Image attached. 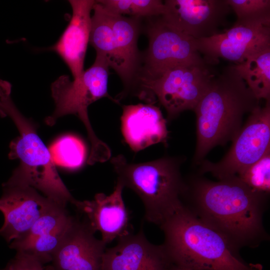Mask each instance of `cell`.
Instances as JSON below:
<instances>
[{
    "label": "cell",
    "instance_id": "d6986e66",
    "mask_svg": "<svg viewBox=\"0 0 270 270\" xmlns=\"http://www.w3.org/2000/svg\"><path fill=\"white\" fill-rule=\"evenodd\" d=\"M91 16L90 42L96 56L102 57L110 68L113 69L122 80L124 70L117 50L110 12L96 0Z\"/></svg>",
    "mask_w": 270,
    "mask_h": 270
},
{
    "label": "cell",
    "instance_id": "4fadbf2b",
    "mask_svg": "<svg viewBox=\"0 0 270 270\" xmlns=\"http://www.w3.org/2000/svg\"><path fill=\"white\" fill-rule=\"evenodd\" d=\"M118 240L116 244L106 248L102 270H170L172 264L162 244L151 243L142 228Z\"/></svg>",
    "mask_w": 270,
    "mask_h": 270
},
{
    "label": "cell",
    "instance_id": "ba28073f",
    "mask_svg": "<svg viewBox=\"0 0 270 270\" xmlns=\"http://www.w3.org/2000/svg\"><path fill=\"white\" fill-rule=\"evenodd\" d=\"M148 20V45L142 55L134 87L140 82L157 79L176 67L208 64L197 50L195 39L166 24L160 16Z\"/></svg>",
    "mask_w": 270,
    "mask_h": 270
},
{
    "label": "cell",
    "instance_id": "3957f363",
    "mask_svg": "<svg viewBox=\"0 0 270 270\" xmlns=\"http://www.w3.org/2000/svg\"><path fill=\"white\" fill-rule=\"evenodd\" d=\"M234 64L214 78L196 106V143L194 162L200 164L214 146L232 141L242 128V118L259 106Z\"/></svg>",
    "mask_w": 270,
    "mask_h": 270
},
{
    "label": "cell",
    "instance_id": "44dd1931",
    "mask_svg": "<svg viewBox=\"0 0 270 270\" xmlns=\"http://www.w3.org/2000/svg\"><path fill=\"white\" fill-rule=\"evenodd\" d=\"M72 219L66 208L56 206L40 217L22 236L12 241L10 247L22 252L37 238L65 226Z\"/></svg>",
    "mask_w": 270,
    "mask_h": 270
},
{
    "label": "cell",
    "instance_id": "ffe728a7",
    "mask_svg": "<svg viewBox=\"0 0 270 270\" xmlns=\"http://www.w3.org/2000/svg\"><path fill=\"white\" fill-rule=\"evenodd\" d=\"M234 65L258 100H270V48Z\"/></svg>",
    "mask_w": 270,
    "mask_h": 270
},
{
    "label": "cell",
    "instance_id": "4dcf8cb0",
    "mask_svg": "<svg viewBox=\"0 0 270 270\" xmlns=\"http://www.w3.org/2000/svg\"><path fill=\"white\" fill-rule=\"evenodd\" d=\"M6 270V268H4V269H3V270Z\"/></svg>",
    "mask_w": 270,
    "mask_h": 270
},
{
    "label": "cell",
    "instance_id": "d4e9b609",
    "mask_svg": "<svg viewBox=\"0 0 270 270\" xmlns=\"http://www.w3.org/2000/svg\"><path fill=\"white\" fill-rule=\"evenodd\" d=\"M74 218L65 226L36 240L22 252L32 256L43 264L52 261L53 256L62 242Z\"/></svg>",
    "mask_w": 270,
    "mask_h": 270
},
{
    "label": "cell",
    "instance_id": "5b68a950",
    "mask_svg": "<svg viewBox=\"0 0 270 270\" xmlns=\"http://www.w3.org/2000/svg\"><path fill=\"white\" fill-rule=\"evenodd\" d=\"M185 158L166 156L143 162L131 163L118 154L111 164L117 180L132 190L144 207V218L159 225L166 216L181 201L185 180L180 167Z\"/></svg>",
    "mask_w": 270,
    "mask_h": 270
},
{
    "label": "cell",
    "instance_id": "484cf974",
    "mask_svg": "<svg viewBox=\"0 0 270 270\" xmlns=\"http://www.w3.org/2000/svg\"><path fill=\"white\" fill-rule=\"evenodd\" d=\"M237 176L252 190L269 194L270 150H268L259 160Z\"/></svg>",
    "mask_w": 270,
    "mask_h": 270
},
{
    "label": "cell",
    "instance_id": "8fae6325",
    "mask_svg": "<svg viewBox=\"0 0 270 270\" xmlns=\"http://www.w3.org/2000/svg\"><path fill=\"white\" fill-rule=\"evenodd\" d=\"M160 18L195 40L220 33L230 10L226 0H166Z\"/></svg>",
    "mask_w": 270,
    "mask_h": 270
},
{
    "label": "cell",
    "instance_id": "f1b7e54d",
    "mask_svg": "<svg viewBox=\"0 0 270 270\" xmlns=\"http://www.w3.org/2000/svg\"><path fill=\"white\" fill-rule=\"evenodd\" d=\"M170 270H188V269H184L181 268H178L174 266H172Z\"/></svg>",
    "mask_w": 270,
    "mask_h": 270
},
{
    "label": "cell",
    "instance_id": "f546056e",
    "mask_svg": "<svg viewBox=\"0 0 270 270\" xmlns=\"http://www.w3.org/2000/svg\"><path fill=\"white\" fill-rule=\"evenodd\" d=\"M46 270H55L52 266H46Z\"/></svg>",
    "mask_w": 270,
    "mask_h": 270
},
{
    "label": "cell",
    "instance_id": "7402d4cb",
    "mask_svg": "<svg viewBox=\"0 0 270 270\" xmlns=\"http://www.w3.org/2000/svg\"><path fill=\"white\" fill-rule=\"evenodd\" d=\"M49 150L56 165L70 170L80 168L86 159L84 143L72 134L64 135L56 140Z\"/></svg>",
    "mask_w": 270,
    "mask_h": 270
},
{
    "label": "cell",
    "instance_id": "9c48e42d",
    "mask_svg": "<svg viewBox=\"0 0 270 270\" xmlns=\"http://www.w3.org/2000/svg\"><path fill=\"white\" fill-rule=\"evenodd\" d=\"M270 150V100L250 114L244 126L232 140L225 156L218 162L203 160L199 174L209 172L218 180L238 176Z\"/></svg>",
    "mask_w": 270,
    "mask_h": 270
},
{
    "label": "cell",
    "instance_id": "8992f818",
    "mask_svg": "<svg viewBox=\"0 0 270 270\" xmlns=\"http://www.w3.org/2000/svg\"><path fill=\"white\" fill-rule=\"evenodd\" d=\"M109 68L106 60L96 56L94 64L79 76L72 80L68 75H62L50 86L55 108L52 114L46 118V122L52 126L64 116L74 114L78 116L86 128L90 143L87 160L90 165L105 162L111 156L109 147L95 134L88 112L89 106L102 98H108L118 102L108 92Z\"/></svg>",
    "mask_w": 270,
    "mask_h": 270
},
{
    "label": "cell",
    "instance_id": "5bb4252c",
    "mask_svg": "<svg viewBox=\"0 0 270 270\" xmlns=\"http://www.w3.org/2000/svg\"><path fill=\"white\" fill-rule=\"evenodd\" d=\"M124 188L117 180L110 194L98 193L92 200H76L73 204L84 214L90 228L94 233L100 232L101 240L106 244L130 232L129 214L122 196Z\"/></svg>",
    "mask_w": 270,
    "mask_h": 270
},
{
    "label": "cell",
    "instance_id": "9a60e30c",
    "mask_svg": "<svg viewBox=\"0 0 270 270\" xmlns=\"http://www.w3.org/2000/svg\"><path fill=\"white\" fill-rule=\"evenodd\" d=\"M94 234L85 220L74 219L53 256L55 270H102L106 244Z\"/></svg>",
    "mask_w": 270,
    "mask_h": 270
},
{
    "label": "cell",
    "instance_id": "52a82bcc",
    "mask_svg": "<svg viewBox=\"0 0 270 270\" xmlns=\"http://www.w3.org/2000/svg\"><path fill=\"white\" fill-rule=\"evenodd\" d=\"M212 66L204 64L172 68L157 79L138 82L132 92L148 103L158 101L170 121L184 110H194L216 76Z\"/></svg>",
    "mask_w": 270,
    "mask_h": 270
},
{
    "label": "cell",
    "instance_id": "e0dca14e",
    "mask_svg": "<svg viewBox=\"0 0 270 270\" xmlns=\"http://www.w3.org/2000/svg\"><path fill=\"white\" fill-rule=\"evenodd\" d=\"M120 120L124 140L134 152L166 142L167 122L160 108L154 104L123 106Z\"/></svg>",
    "mask_w": 270,
    "mask_h": 270
},
{
    "label": "cell",
    "instance_id": "603a6c76",
    "mask_svg": "<svg viewBox=\"0 0 270 270\" xmlns=\"http://www.w3.org/2000/svg\"><path fill=\"white\" fill-rule=\"evenodd\" d=\"M109 12L136 18H150L162 15L164 2L160 0H96Z\"/></svg>",
    "mask_w": 270,
    "mask_h": 270
},
{
    "label": "cell",
    "instance_id": "7c38bea8",
    "mask_svg": "<svg viewBox=\"0 0 270 270\" xmlns=\"http://www.w3.org/2000/svg\"><path fill=\"white\" fill-rule=\"evenodd\" d=\"M2 186L0 211L4 215V222L0 228V235L8 242L22 236L40 217L60 206L32 188Z\"/></svg>",
    "mask_w": 270,
    "mask_h": 270
},
{
    "label": "cell",
    "instance_id": "cb8c5ba5",
    "mask_svg": "<svg viewBox=\"0 0 270 270\" xmlns=\"http://www.w3.org/2000/svg\"><path fill=\"white\" fill-rule=\"evenodd\" d=\"M236 14V23L270 24V0H226Z\"/></svg>",
    "mask_w": 270,
    "mask_h": 270
},
{
    "label": "cell",
    "instance_id": "2e32d148",
    "mask_svg": "<svg viewBox=\"0 0 270 270\" xmlns=\"http://www.w3.org/2000/svg\"><path fill=\"white\" fill-rule=\"evenodd\" d=\"M72 10L69 23L58 41L49 48L62 58L73 78L84 71V62L90 42L91 12L96 0H68Z\"/></svg>",
    "mask_w": 270,
    "mask_h": 270
},
{
    "label": "cell",
    "instance_id": "6da1fadb",
    "mask_svg": "<svg viewBox=\"0 0 270 270\" xmlns=\"http://www.w3.org/2000/svg\"><path fill=\"white\" fill-rule=\"evenodd\" d=\"M268 196L252 190L237 176L215 182L198 174L185 180L181 200L240 250L268 240L263 224Z\"/></svg>",
    "mask_w": 270,
    "mask_h": 270
},
{
    "label": "cell",
    "instance_id": "277c9868",
    "mask_svg": "<svg viewBox=\"0 0 270 270\" xmlns=\"http://www.w3.org/2000/svg\"><path fill=\"white\" fill-rule=\"evenodd\" d=\"M0 116H10L20 134L11 142L8 154L10 159H18L20 164L3 184L32 188L63 207L72 204L75 199L60 176L49 149L34 124L17 108L10 93L0 100Z\"/></svg>",
    "mask_w": 270,
    "mask_h": 270
},
{
    "label": "cell",
    "instance_id": "83f0119b",
    "mask_svg": "<svg viewBox=\"0 0 270 270\" xmlns=\"http://www.w3.org/2000/svg\"><path fill=\"white\" fill-rule=\"evenodd\" d=\"M11 88L10 84L0 78V98L6 92Z\"/></svg>",
    "mask_w": 270,
    "mask_h": 270
},
{
    "label": "cell",
    "instance_id": "ac0fdd59",
    "mask_svg": "<svg viewBox=\"0 0 270 270\" xmlns=\"http://www.w3.org/2000/svg\"><path fill=\"white\" fill-rule=\"evenodd\" d=\"M109 12L124 70L122 81L124 90L120 94V98H122L132 90L140 67L142 54L138 48V40L141 27V18L126 17Z\"/></svg>",
    "mask_w": 270,
    "mask_h": 270
},
{
    "label": "cell",
    "instance_id": "4316f807",
    "mask_svg": "<svg viewBox=\"0 0 270 270\" xmlns=\"http://www.w3.org/2000/svg\"><path fill=\"white\" fill-rule=\"evenodd\" d=\"M35 257L23 252H17L14 258L7 264L6 270H46Z\"/></svg>",
    "mask_w": 270,
    "mask_h": 270
},
{
    "label": "cell",
    "instance_id": "30bf717a",
    "mask_svg": "<svg viewBox=\"0 0 270 270\" xmlns=\"http://www.w3.org/2000/svg\"><path fill=\"white\" fill-rule=\"evenodd\" d=\"M195 42L197 50L212 65L220 58L240 64L270 48V24L235 22L224 32Z\"/></svg>",
    "mask_w": 270,
    "mask_h": 270
},
{
    "label": "cell",
    "instance_id": "7a4b0ae2",
    "mask_svg": "<svg viewBox=\"0 0 270 270\" xmlns=\"http://www.w3.org/2000/svg\"><path fill=\"white\" fill-rule=\"evenodd\" d=\"M158 226L164 234L162 245L172 266L193 270H262L260 264L244 262L239 250L182 200Z\"/></svg>",
    "mask_w": 270,
    "mask_h": 270
}]
</instances>
